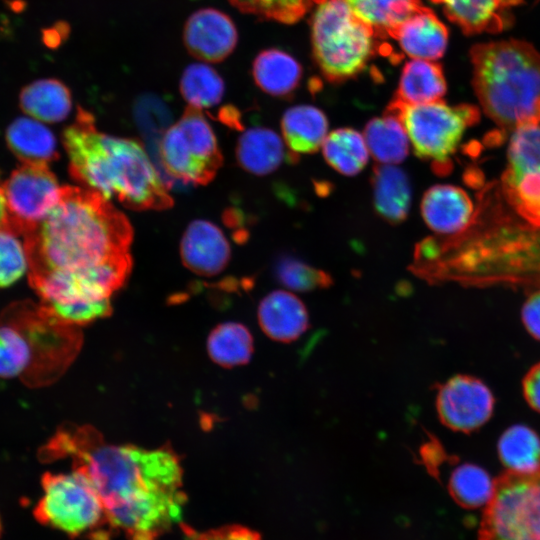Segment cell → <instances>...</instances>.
<instances>
[{
    "label": "cell",
    "mask_w": 540,
    "mask_h": 540,
    "mask_svg": "<svg viewBox=\"0 0 540 540\" xmlns=\"http://www.w3.org/2000/svg\"><path fill=\"white\" fill-rule=\"evenodd\" d=\"M44 460L71 457L96 489L106 520L129 540H158L182 520L183 471L169 448L115 445L91 426L57 432Z\"/></svg>",
    "instance_id": "6da1fadb"
},
{
    "label": "cell",
    "mask_w": 540,
    "mask_h": 540,
    "mask_svg": "<svg viewBox=\"0 0 540 540\" xmlns=\"http://www.w3.org/2000/svg\"><path fill=\"white\" fill-rule=\"evenodd\" d=\"M412 271L434 283L539 289L540 227L509 206L499 183H488L462 232L427 237L416 245Z\"/></svg>",
    "instance_id": "7a4b0ae2"
},
{
    "label": "cell",
    "mask_w": 540,
    "mask_h": 540,
    "mask_svg": "<svg viewBox=\"0 0 540 540\" xmlns=\"http://www.w3.org/2000/svg\"><path fill=\"white\" fill-rule=\"evenodd\" d=\"M25 239L29 272L93 274L131 260L130 223L108 200L86 188L64 187L58 204Z\"/></svg>",
    "instance_id": "3957f363"
},
{
    "label": "cell",
    "mask_w": 540,
    "mask_h": 540,
    "mask_svg": "<svg viewBox=\"0 0 540 540\" xmlns=\"http://www.w3.org/2000/svg\"><path fill=\"white\" fill-rule=\"evenodd\" d=\"M63 144L71 175L86 189L134 210L172 205L167 185L143 146L98 131L89 112L79 108L63 133Z\"/></svg>",
    "instance_id": "277c9868"
},
{
    "label": "cell",
    "mask_w": 540,
    "mask_h": 540,
    "mask_svg": "<svg viewBox=\"0 0 540 540\" xmlns=\"http://www.w3.org/2000/svg\"><path fill=\"white\" fill-rule=\"evenodd\" d=\"M470 58L477 98L501 130L540 124V53L532 45L519 40L477 44Z\"/></svg>",
    "instance_id": "5b68a950"
},
{
    "label": "cell",
    "mask_w": 540,
    "mask_h": 540,
    "mask_svg": "<svg viewBox=\"0 0 540 540\" xmlns=\"http://www.w3.org/2000/svg\"><path fill=\"white\" fill-rule=\"evenodd\" d=\"M379 38L345 0H324L312 21L313 54L324 77L340 83L356 77L375 54Z\"/></svg>",
    "instance_id": "8992f818"
},
{
    "label": "cell",
    "mask_w": 540,
    "mask_h": 540,
    "mask_svg": "<svg viewBox=\"0 0 540 540\" xmlns=\"http://www.w3.org/2000/svg\"><path fill=\"white\" fill-rule=\"evenodd\" d=\"M402 122L414 154L429 161L436 174L452 169V155L465 131L479 120V109L471 104L448 105L442 100L406 104L394 99L386 110Z\"/></svg>",
    "instance_id": "52a82bcc"
},
{
    "label": "cell",
    "mask_w": 540,
    "mask_h": 540,
    "mask_svg": "<svg viewBox=\"0 0 540 540\" xmlns=\"http://www.w3.org/2000/svg\"><path fill=\"white\" fill-rule=\"evenodd\" d=\"M155 158L166 182L182 184L209 183L223 161L211 125L201 110L191 106L165 131Z\"/></svg>",
    "instance_id": "ba28073f"
},
{
    "label": "cell",
    "mask_w": 540,
    "mask_h": 540,
    "mask_svg": "<svg viewBox=\"0 0 540 540\" xmlns=\"http://www.w3.org/2000/svg\"><path fill=\"white\" fill-rule=\"evenodd\" d=\"M478 540H540V467L507 470L494 481Z\"/></svg>",
    "instance_id": "9c48e42d"
},
{
    "label": "cell",
    "mask_w": 540,
    "mask_h": 540,
    "mask_svg": "<svg viewBox=\"0 0 540 540\" xmlns=\"http://www.w3.org/2000/svg\"><path fill=\"white\" fill-rule=\"evenodd\" d=\"M42 489L34 515L44 525L78 536L106 520L96 489L78 469L70 473H45Z\"/></svg>",
    "instance_id": "30bf717a"
},
{
    "label": "cell",
    "mask_w": 540,
    "mask_h": 540,
    "mask_svg": "<svg viewBox=\"0 0 540 540\" xmlns=\"http://www.w3.org/2000/svg\"><path fill=\"white\" fill-rule=\"evenodd\" d=\"M499 187L519 216L540 227V124L523 125L512 132Z\"/></svg>",
    "instance_id": "8fae6325"
},
{
    "label": "cell",
    "mask_w": 540,
    "mask_h": 540,
    "mask_svg": "<svg viewBox=\"0 0 540 540\" xmlns=\"http://www.w3.org/2000/svg\"><path fill=\"white\" fill-rule=\"evenodd\" d=\"M8 225L24 235L32 232L58 204L64 187L44 164H25L14 170L2 186Z\"/></svg>",
    "instance_id": "7c38bea8"
},
{
    "label": "cell",
    "mask_w": 540,
    "mask_h": 540,
    "mask_svg": "<svg viewBox=\"0 0 540 540\" xmlns=\"http://www.w3.org/2000/svg\"><path fill=\"white\" fill-rule=\"evenodd\" d=\"M494 405L491 390L470 375L450 378L439 387L436 397L441 422L451 430L463 433L482 427L491 418Z\"/></svg>",
    "instance_id": "4fadbf2b"
},
{
    "label": "cell",
    "mask_w": 540,
    "mask_h": 540,
    "mask_svg": "<svg viewBox=\"0 0 540 540\" xmlns=\"http://www.w3.org/2000/svg\"><path fill=\"white\" fill-rule=\"evenodd\" d=\"M183 39L188 52L197 59L220 62L232 53L238 36L228 15L214 8H203L188 18Z\"/></svg>",
    "instance_id": "5bb4252c"
},
{
    "label": "cell",
    "mask_w": 540,
    "mask_h": 540,
    "mask_svg": "<svg viewBox=\"0 0 540 540\" xmlns=\"http://www.w3.org/2000/svg\"><path fill=\"white\" fill-rule=\"evenodd\" d=\"M184 265L201 276L221 273L230 260V244L223 231L214 223L198 219L186 228L180 244Z\"/></svg>",
    "instance_id": "9a60e30c"
},
{
    "label": "cell",
    "mask_w": 540,
    "mask_h": 540,
    "mask_svg": "<svg viewBox=\"0 0 540 540\" xmlns=\"http://www.w3.org/2000/svg\"><path fill=\"white\" fill-rule=\"evenodd\" d=\"M387 37L396 40L403 52L413 59L435 61L446 50L448 30L431 9L421 5L390 29Z\"/></svg>",
    "instance_id": "2e32d148"
},
{
    "label": "cell",
    "mask_w": 540,
    "mask_h": 540,
    "mask_svg": "<svg viewBox=\"0 0 540 540\" xmlns=\"http://www.w3.org/2000/svg\"><path fill=\"white\" fill-rule=\"evenodd\" d=\"M420 208L427 226L440 236L462 232L475 212L468 194L462 188L448 184L430 187L422 197Z\"/></svg>",
    "instance_id": "e0dca14e"
},
{
    "label": "cell",
    "mask_w": 540,
    "mask_h": 540,
    "mask_svg": "<svg viewBox=\"0 0 540 540\" xmlns=\"http://www.w3.org/2000/svg\"><path fill=\"white\" fill-rule=\"evenodd\" d=\"M466 34L495 33L512 23V9L521 0H431Z\"/></svg>",
    "instance_id": "ac0fdd59"
},
{
    "label": "cell",
    "mask_w": 540,
    "mask_h": 540,
    "mask_svg": "<svg viewBox=\"0 0 540 540\" xmlns=\"http://www.w3.org/2000/svg\"><path fill=\"white\" fill-rule=\"evenodd\" d=\"M258 320L266 335L281 342L297 339L308 327V314L303 302L282 290L273 291L261 300Z\"/></svg>",
    "instance_id": "d6986e66"
},
{
    "label": "cell",
    "mask_w": 540,
    "mask_h": 540,
    "mask_svg": "<svg viewBox=\"0 0 540 540\" xmlns=\"http://www.w3.org/2000/svg\"><path fill=\"white\" fill-rule=\"evenodd\" d=\"M236 159L241 168L265 176L278 169L284 161L294 163L280 136L266 127H251L238 138Z\"/></svg>",
    "instance_id": "ffe728a7"
},
{
    "label": "cell",
    "mask_w": 540,
    "mask_h": 540,
    "mask_svg": "<svg viewBox=\"0 0 540 540\" xmlns=\"http://www.w3.org/2000/svg\"><path fill=\"white\" fill-rule=\"evenodd\" d=\"M373 206L383 220L401 224L409 214L412 188L408 174L394 165H376L371 175Z\"/></svg>",
    "instance_id": "44dd1931"
},
{
    "label": "cell",
    "mask_w": 540,
    "mask_h": 540,
    "mask_svg": "<svg viewBox=\"0 0 540 540\" xmlns=\"http://www.w3.org/2000/svg\"><path fill=\"white\" fill-rule=\"evenodd\" d=\"M281 131L294 162L299 155L312 154L322 146L328 132V119L317 107L293 106L281 119Z\"/></svg>",
    "instance_id": "7402d4cb"
},
{
    "label": "cell",
    "mask_w": 540,
    "mask_h": 540,
    "mask_svg": "<svg viewBox=\"0 0 540 540\" xmlns=\"http://www.w3.org/2000/svg\"><path fill=\"white\" fill-rule=\"evenodd\" d=\"M10 150L25 164H44L58 158L57 140L53 132L32 117L15 119L6 130Z\"/></svg>",
    "instance_id": "603a6c76"
},
{
    "label": "cell",
    "mask_w": 540,
    "mask_h": 540,
    "mask_svg": "<svg viewBox=\"0 0 540 540\" xmlns=\"http://www.w3.org/2000/svg\"><path fill=\"white\" fill-rule=\"evenodd\" d=\"M446 90V80L439 63L412 59L402 69L394 99L406 104H424L441 100Z\"/></svg>",
    "instance_id": "cb8c5ba5"
},
{
    "label": "cell",
    "mask_w": 540,
    "mask_h": 540,
    "mask_svg": "<svg viewBox=\"0 0 540 540\" xmlns=\"http://www.w3.org/2000/svg\"><path fill=\"white\" fill-rule=\"evenodd\" d=\"M20 107L41 122L58 123L65 120L71 112V92L57 79L37 80L22 89Z\"/></svg>",
    "instance_id": "d4e9b609"
},
{
    "label": "cell",
    "mask_w": 540,
    "mask_h": 540,
    "mask_svg": "<svg viewBox=\"0 0 540 540\" xmlns=\"http://www.w3.org/2000/svg\"><path fill=\"white\" fill-rule=\"evenodd\" d=\"M252 74L257 86L265 93L274 97H287L298 87L302 69L286 52L268 49L255 58Z\"/></svg>",
    "instance_id": "484cf974"
},
{
    "label": "cell",
    "mask_w": 540,
    "mask_h": 540,
    "mask_svg": "<svg viewBox=\"0 0 540 540\" xmlns=\"http://www.w3.org/2000/svg\"><path fill=\"white\" fill-rule=\"evenodd\" d=\"M368 150L380 164L395 165L406 159L409 138L400 119L387 111L372 118L364 128Z\"/></svg>",
    "instance_id": "4316f807"
},
{
    "label": "cell",
    "mask_w": 540,
    "mask_h": 540,
    "mask_svg": "<svg viewBox=\"0 0 540 540\" xmlns=\"http://www.w3.org/2000/svg\"><path fill=\"white\" fill-rule=\"evenodd\" d=\"M322 152L326 162L345 176H354L366 166L369 150L364 137L352 128H338L329 133Z\"/></svg>",
    "instance_id": "83f0119b"
},
{
    "label": "cell",
    "mask_w": 540,
    "mask_h": 540,
    "mask_svg": "<svg viewBox=\"0 0 540 540\" xmlns=\"http://www.w3.org/2000/svg\"><path fill=\"white\" fill-rule=\"evenodd\" d=\"M33 352L29 338L22 327L8 314L0 320V377H22L30 375Z\"/></svg>",
    "instance_id": "f1b7e54d"
},
{
    "label": "cell",
    "mask_w": 540,
    "mask_h": 540,
    "mask_svg": "<svg viewBox=\"0 0 540 540\" xmlns=\"http://www.w3.org/2000/svg\"><path fill=\"white\" fill-rule=\"evenodd\" d=\"M497 449L507 470L527 473L540 467V437L528 426L518 424L506 429Z\"/></svg>",
    "instance_id": "f546056e"
},
{
    "label": "cell",
    "mask_w": 540,
    "mask_h": 540,
    "mask_svg": "<svg viewBox=\"0 0 540 540\" xmlns=\"http://www.w3.org/2000/svg\"><path fill=\"white\" fill-rule=\"evenodd\" d=\"M207 351L213 362L226 368L247 363L253 352L249 330L237 322H225L215 327L207 339Z\"/></svg>",
    "instance_id": "4dcf8cb0"
},
{
    "label": "cell",
    "mask_w": 540,
    "mask_h": 540,
    "mask_svg": "<svg viewBox=\"0 0 540 540\" xmlns=\"http://www.w3.org/2000/svg\"><path fill=\"white\" fill-rule=\"evenodd\" d=\"M225 90L218 72L207 64L188 66L180 79V93L189 106L199 110L219 104Z\"/></svg>",
    "instance_id": "1f68e13d"
},
{
    "label": "cell",
    "mask_w": 540,
    "mask_h": 540,
    "mask_svg": "<svg viewBox=\"0 0 540 540\" xmlns=\"http://www.w3.org/2000/svg\"><path fill=\"white\" fill-rule=\"evenodd\" d=\"M350 8L369 23L378 38H387V33L422 4L420 0H345Z\"/></svg>",
    "instance_id": "d6a6232c"
},
{
    "label": "cell",
    "mask_w": 540,
    "mask_h": 540,
    "mask_svg": "<svg viewBox=\"0 0 540 540\" xmlns=\"http://www.w3.org/2000/svg\"><path fill=\"white\" fill-rule=\"evenodd\" d=\"M448 489L462 507L477 508L487 504L494 490V481L481 467L464 463L450 475Z\"/></svg>",
    "instance_id": "836d02e7"
},
{
    "label": "cell",
    "mask_w": 540,
    "mask_h": 540,
    "mask_svg": "<svg viewBox=\"0 0 540 540\" xmlns=\"http://www.w3.org/2000/svg\"><path fill=\"white\" fill-rule=\"evenodd\" d=\"M30 268L26 239L10 225L0 227V288L18 281Z\"/></svg>",
    "instance_id": "e575fe53"
},
{
    "label": "cell",
    "mask_w": 540,
    "mask_h": 540,
    "mask_svg": "<svg viewBox=\"0 0 540 540\" xmlns=\"http://www.w3.org/2000/svg\"><path fill=\"white\" fill-rule=\"evenodd\" d=\"M274 273L284 287L298 292L327 288L332 284V277L327 272L291 255H282L276 260Z\"/></svg>",
    "instance_id": "d590c367"
},
{
    "label": "cell",
    "mask_w": 540,
    "mask_h": 540,
    "mask_svg": "<svg viewBox=\"0 0 540 540\" xmlns=\"http://www.w3.org/2000/svg\"><path fill=\"white\" fill-rule=\"evenodd\" d=\"M133 117L141 134L156 152L163 134L171 126L169 107L158 96L142 95L134 103Z\"/></svg>",
    "instance_id": "8d00e7d4"
},
{
    "label": "cell",
    "mask_w": 540,
    "mask_h": 540,
    "mask_svg": "<svg viewBox=\"0 0 540 540\" xmlns=\"http://www.w3.org/2000/svg\"><path fill=\"white\" fill-rule=\"evenodd\" d=\"M324 0H229L243 13L292 24Z\"/></svg>",
    "instance_id": "74e56055"
},
{
    "label": "cell",
    "mask_w": 540,
    "mask_h": 540,
    "mask_svg": "<svg viewBox=\"0 0 540 540\" xmlns=\"http://www.w3.org/2000/svg\"><path fill=\"white\" fill-rule=\"evenodd\" d=\"M184 531L189 540H261L257 532L239 525H228L205 532H195L184 527Z\"/></svg>",
    "instance_id": "f35d334b"
},
{
    "label": "cell",
    "mask_w": 540,
    "mask_h": 540,
    "mask_svg": "<svg viewBox=\"0 0 540 540\" xmlns=\"http://www.w3.org/2000/svg\"><path fill=\"white\" fill-rule=\"evenodd\" d=\"M521 318L529 334L540 340V289L535 290L525 301Z\"/></svg>",
    "instance_id": "ab89813d"
},
{
    "label": "cell",
    "mask_w": 540,
    "mask_h": 540,
    "mask_svg": "<svg viewBox=\"0 0 540 540\" xmlns=\"http://www.w3.org/2000/svg\"><path fill=\"white\" fill-rule=\"evenodd\" d=\"M522 390L528 405L540 413V362L533 365L525 374Z\"/></svg>",
    "instance_id": "60d3db41"
},
{
    "label": "cell",
    "mask_w": 540,
    "mask_h": 540,
    "mask_svg": "<svg viewBox=\"0 0 540 540\" xmlns=\"http://www.w3.org/2000/svg\"><path fill=\"white\" fill-rule=\"evenodd\" d=\"M9 214L3 187L0 186V227L8 224Z\"/></svg>",
    "instance_id": "b9f144b4"
},
{
    "label": "cell",
    "mask_w": 540,
    "mask_h": 540,
    "mask_svg": "<svg viewBox=\"0 0 540 540\" xmlns=\"http://www.w3.org/2000/svg\"><path fill=\"white\" fill-rule=\"evenodd\" d=\"M2 525H1V519H0V535H1Z\"/></svg>",
    "instance_id": "7bdbcfd3"
}]
</instances>
